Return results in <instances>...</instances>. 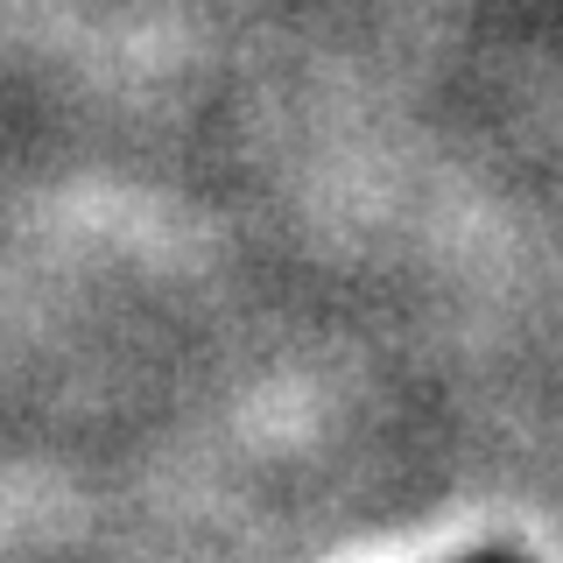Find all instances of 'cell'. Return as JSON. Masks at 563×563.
Listing matches in <instances>:
<instances>
[{
	"mask_svg": "<svg viewBox=\"0 0 563 563\" xmlns=\"http://www.w3.org/2000/svg\"><path fill=\"white\" fill-rule=\"evenodd\" d=\"M451 563H521L515 550H465V556H451Z\"/></svg>",
	"mask_w": 563,
	"mask_h": 563,
	"instance_id": "obj_1",
	"label": "cell"
}]
</instances>
